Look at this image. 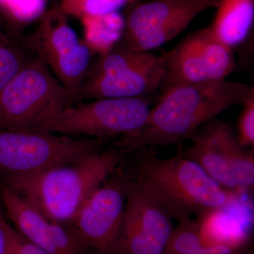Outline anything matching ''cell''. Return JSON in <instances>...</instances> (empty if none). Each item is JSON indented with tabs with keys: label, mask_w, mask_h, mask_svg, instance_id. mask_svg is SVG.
Wrapping results in <instances>:
<instances>
[{
	"label": "cell",
	"mask_w": 254,
	"mask_h": 254,
	"mask_svg": "<svg viewBox=\"0 0 254 254\" xmlns=\"http://www.w3.org/2000/svg\"><path fill=\"white\" fill-rule=\"evenodd\" d=\"M254 94L253 86L220 80L175 87L161 94L135 136L114 142L129 155L154 146L180 145L200 126Z\"/></svg>",
	"instance_id": "obj_1"
},
{
	"label": "cell",
	"mask_w": 254,
	"mask_h": 254,
	"mask_svg": "<svg viewBox=\"0 0 254 254\" xmlns=\"http://www.w3.org/2000/svg\"><path fill=\"white\" fill-rule=\"evenodd\" d=\"M134 153L132 181L178 221L223 211L238 199L239 193L219 185L181 150L165 159L148 148Z\"/></svg>",
	"instance_id": "obj_2"
},
{
	"label": "cell",
	"mask_w": 254,
	"mask_h": 254,
	"mask_svg": "<svg viewBox=\"0 0 254 254\" xmlns=\"http://www.w3.org/2000/svg\"><path fill=\"white\" fill-rule=\"evenodd\" d=\"M115 143L73 163L24 175H3L0 182L31 201L47 218L63 225L126 160Z\"/></svg>",
	"instance_id": "obj_3"
},
{
	"label": "cell",
	"mask_w": 254,
	"mask_h": 254,
	"mask_svg": "<svg viewBox=\"0 0 254 254\" xmlns=\"http://www.w3.org/2000/svg\"><path fill=\"white\" fill-rule=\"evenodd\" d=\"M70 104L67 90L46 64L28 58L0 92V129L39 131Z\"/></svg>",
	"instance_id": "obj_4"
},
{
	"label": "cell",
	"mask_w": 254,
	"mask_h": 254,
	"mask_svg": "<svg viewBox=\"0 0 254 254\" xmlns=\"http://www.w3.org/2000/svg\"><path fill=\"white\" fill-rule=\"evenodd\" d=\"M165 65L166 53L134 51L118 43L93 60L73 104L103 98H148L160 89Z\"/></svg>",
	"instance_id": "obj_5"
},
{
	"label": "cell",
	"mask_w": 254,
	"mask_h": 254,
	"mask_svg": "<svg viewBox=\"0 0 254 254\" xmlns=\"http://www.w3.org/2000/svg\"><path fill=\"white\" fill-rule=\"evenodd\" d=\"M110 140L0 129V176L38 173L106 148Z\"/></svg>",
	"instance_id": "obj_6"
},
{
	"label": "cell",
	"mask_w": 254,
	"mask_h": 254,
	"mask_svg": "<svg viewBox=\"0 0 254 254\" xmlns=\"http://www.w3.org/2000/svg\"><path fill=\"white\" fill-rule=\"evenodd\" d=\"M148 98H103L66 107L39 131L110 140L135 136L150 110Z\"/></svg>",
	"instance_id": "obj_7"
},
{
	"label": "cell",
	"mask_w": 254,
	"mask_h": 254,
	"mask_svg": "<svg viewBox=\"0 0 254 254\" xmlns=\"http://www.w3.org/2000/svg\"><path fill=\"white\" fill-rule=\"evenodd\" d=\"M38 27L23 40L67 90L72 105L95 56L80 39L58 5L46 10Z\"/></svg>",
	"instance_id": "obj_8"
},
{
	"label": "cell",
	"mask_w": 254,
	"mask_h": 254,
	"mask_svg": "<svg viewBox=\"0 0 254 254\" xmlns=\"http://www.w3.org/2000/svg\"><path fill=\"white\" fill-rule=\"evenodd\" d=\"M182 154L200 165L209 176L227 190L253 191L254 152L240 145L230 124L210 120L190 136Z\"/></svg>",
	"instance_id": "obj_9"
},
{
	"label": "cell",
	"mask_w": 254,
	"mask_h": 254,
	"mask_svg": "<svg viewBox=\"0 0 254 254\" xmlns=\"http://www.w3.org/2000/svg\"><path fill=\"white\" fill-rule=\"evenodd\" d=\"M220 0H145L126 7L125 31L120 42L127 49L150 52L185 31L205 10Z\"/></svg>",
	"instance_id": "obj_10"
},
{
	"label": "cell",
	"mask_w": 254,
	"mask_h": 254,
	"mask_svg": "<svg viewBox=\"0 0 254 254\" xmlns=\"http://www.w3.org/2000/svg\"><path fill=\"white\" fill-rule=\"evenodd\" d=\"M123 163L88 196L67 225L92 252L113 254L116 245L131 180Z\"/></svg>",
	"instance_id": "obj_11"
},
{
	"label": "cell",
	"mask_w": 254,
	"mask_h": 254,
	"mask_svg": "<svg viewBox=\"0 0 254 254\" xmlns=\"http://www.w3.org/2000/svg\"><path fill=\"white\" fill-rule=\"evenodd\" d=\"M236 67L234 50L218 41L208 26L188 35L166 53L161 94L175 87L220 81Z\"/></svg>",
	"instance_id": "obj_12"
},
{
	"label": "cell",
	"mask_w": 254,
	"mask_h": 254,
	"mask_svg": "<svg viewBox=\"0 0 254 254\" xmlns=\"http://www.w3.org/2000/svg\"><path fill=\"white\" fill-rule=\"evenodd\" d=\"M173 219L131 180L113 254H163L174 228Z\"/></svg>",
	"instance_id": "obj_13"
},
{
	"label": "cell",
	"mask_w": 254,
	"mask_h": 254,
	"mask_svg": "<svg viewBox=\"0 0 254 254\" xmlns=\"http://www.w3.org/2000/svg\"><path fill=\"white\" fill-rule=\"evenodd\" d=\"M0 195L15 230L51 254H91L67 225L47 218L36 205L0 182Z\"/></svg>",
	"instance_id": "obj_14"
},
{
	"label": "cell",
	"mask_w": 254,
	"mask_h": 254,
	"mask_svg": "<svg viewBox=\"0 0 254 254\" xmlns=\"http://www.w3.org/2000/svg\"><path fill=\"white\" fill-rule=\"evenodd\" d=\"M208 27L218 41L234 50L253 30L254 0H220Z\"/></svg>",
	"instance_id": "obj_15"
},
{
	"label": "cell",
	"mask_w": 254,
	"mask_h": 254,
	"mask_svg": "<svg viewBox=\"0 0 254 254\" xmlns=\"http://www.w3.org/2000/svg\"><path fill=\"white\" fill-rule=\"evenodd\" d=\"M83 28V41L95 56L107 54L123 39L125 17L120 13L91 16L80 19Z\"/></svg>",
	"instance_id": "obj_16"
},
{
	"label": "cell",
	"mask_w": 254,
	"mask_h": 254,
	"mask_svg": "<svg viewBox=\"0 0 254 254\" xmlns=\"http://www.w3.org/2000/svg\"><path fill=\"white\" fill-rule=\"evenodd\" d=\"M204 245L201 220L182 219L174 227L163 254H188Z\"/></svg>",
	"instance_id": "obj_17"
},
{
	"label": "cell",
	"mask_w": 254,
	"mask_h": 254,
	"mask_svg": "<svg viewBox=\"0 0 254 254\" xmlns=\"http://www.w3.org/2000/svg\"><path fill=\"white\" fill-rule=\"evenodd\" d=\"M145 0H59L64 14L78 19L118 12L124 7Z\"/></svg>",
	"instance_id": "obj_18"
},
{
	"label": "cell",
	"mask_w": 254,
	"mask_h": 254,
	"mask_svg": "<svg viewBox=\"0 0 254 254\" xmlns=\"http://www.w3.org/2000/svg\"><path fill=\"white\" fill-rule=\"evenodd\" d=\"M29 57L4 31L0 21V92L20 71Z\"/></svg>",
	"instance_id": "obj_19"
},
{
	"label": "cell",
	"mask_w": 254,
	"mask_h": 254,
	"mask_svg": "<svg viewBox=\"0 0 254 254\" xmlns=\"http://www.w3.org/2000/svg\"><path fill=\"white\" fill-rule=\"evenodd\" d=\"M188 254H254L247 237L206 244Z\"/></svg>",
	"instance_id": "obj_20"
},
{
	"label": "cell",
	"mask_w": 254,
	"mask_h": 254,
	"mask_svg": "<svg viewBox=\"0 0 254 254\" xmlns=\"http://www.w3.org/2000/svg\"><path fill=\"white\" fill-rule=\"evenodd\" d=\"M243 106L237 121V139L246 148L254 146V94L242 105Z\"/></svg>",
	"instance_id": "obj_21"
},
{
	"label": "cell",
	"mask_w": 254,
	"mask_h": 254,
	"mask_svg": "<svg viewBox=\"0 0 254 254\" xmlns=\"http://www.w3.org/2000/svg\"><path fill=\"white\" fill-rule=\"evenodd\" d=\"M18 234L0 212V254H11Z\"/></svg>",
	"instance_id": "obj_22"
},
{
	"label": "cell",
	"mask_w": 254,
	"mask_h": 254,
	"mask_svg": "<svg viewBox=\"0 0 254 254\" xmlns=\"http://www.w3.org/2000/svg\"><path fill=\"white\" fill-rule=\"evenodd\" d=\"M11 254H51L18 233Z\"/></svg>",
	"instance_id": "obj_23"
},
{
	"label": "cell",
	"mask_w": 254,
	"mask_h": 254,
	"mask_svg": "<svg viewBox=\"0 0 254 254\" xmlns=\"http://www.w3.org/2000/svg\"><path fill=\"white\" fill-rule=\"evenodd\" d=\"M98 254L95 253V252H92V254Z\"/></svg>",
	"instance_id": "obj_24"
}]
</instances>
